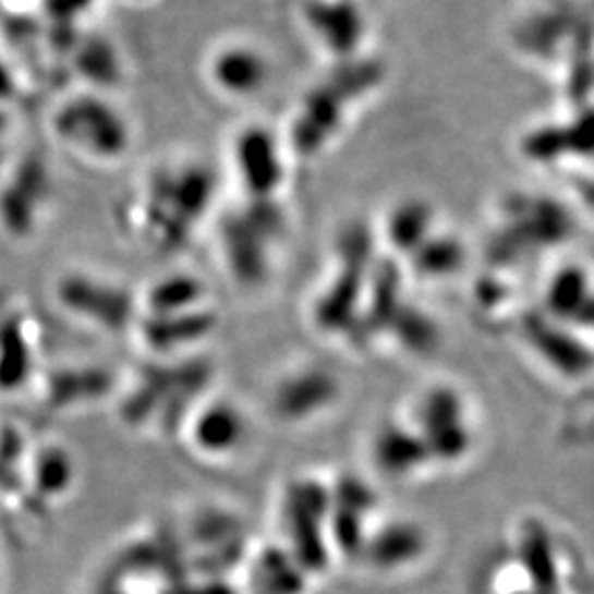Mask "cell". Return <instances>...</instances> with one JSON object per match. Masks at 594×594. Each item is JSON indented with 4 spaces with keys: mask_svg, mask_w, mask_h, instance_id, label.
I'll list each match as a JSON object with an SVG mask.
<instances>
[{
    "mask_svg": "<svg viewBox=\"0 0 594 594\" xmlns=\"http://www.w3.org/2000/svg\"><path fill=\"white\" fill-rule=\"evenodd\" d=\"M58 298L69 311L108 328L124 326L133 313V302L126 291L82 274H69L62 278L58 284Z\"/></svg>",
    "mask_w": 594,
    "mask_h": 594,
    "instance_id": "obj_2",
    "label": "cell"
},
{
    "mask_svg": "<svg viewBox=\"0 0 594 594\" xmlns=\"http://www.w3.org/2000/svg\"><path fill=\"white\" fill-rule=\"evenodd\" d=\"M51 131L66 150L93 163L119 161L131 150L124 112L95 93L62 101L53 112Z\"/></svg>",
    "mask_w": 594,
    "mask_h": 594,
    "instance_id": "obj_1",
    "label": "cell"
}]
</instances>
